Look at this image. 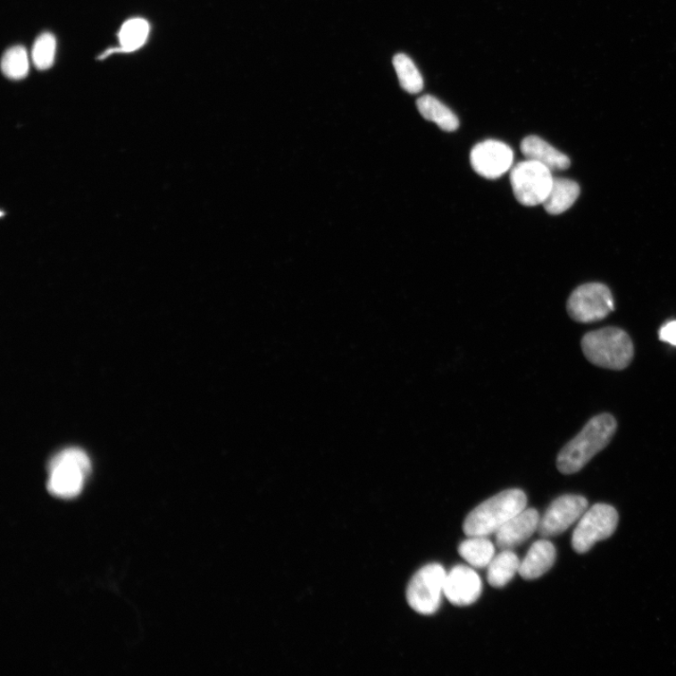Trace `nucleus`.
Wrapping results in <instances>:
<instances>
[{
	"label": "nucleus",
	"instance_id": "9b49d317",
	"mask_svg": "<svg viewBox=\"0 0 676 676\" xmlns=\"http://www.w3.org/2000/svg\"><path fill=\"white\" fill-rule=\"evenodd\" d=\"M480 575L465 565H456L446 574L444 595L451 605L465 607L477 602L482 594Z\"/></svg>",
	"mask_w": 676,
	"mask_h": 676
},
{
	"label": "nucleus",
	"instance_id": "7ed1b4c3",
	"mask_svg": "<svg viewBox=\"0 0 676 676\" xmlns=\"http://www.w3.org/2000/svg\"><path fill=\"white\" fill-rule=\"evenodd\" d=\"M584 356L597 367L622 371L629 367L634 355L630 336L616 327H606L583 337Z\"/></svg>",
	"mask_w": 676,
	"mask_h": 676
},
{
	"label": "nucleus",
	"instance_id": "f03ea898",
	"mask_svg": "<svg viewBox=\"0 0 676 676\" xmlns=\"http://www.w3.org/2000/svg\"><path fill=\"white\" fill-rule=\"evenodd\" d=\"M527 497L522 489H507L474 508L463 523L469 537L497 534L509 520L526 508Z\"/></svg>",
	"mask_w": 676,
	"mask_h": 676
},
{
	"label": "nucleus",
	"instance_id": "4be33fe9",
	"mask_svg": "<svg viewBox=\"0 0 676 676\" xmlns=\"http://www.w3.org/2000/svg\"><path fill=\"white\" fill-rule=\"evenodd\" d=\"M56 39L54 35L45 32L35 41L32 50V60L36 67L40 70L49 69L56 54Z\"/></svg>",
	"mask_w": 676,
	"mask_h": 676
},
{
	"label": "nucleus",
	"instance_id": "f257e3e1",
	"mask_svg": "<svg viewBox=\"0 0 676 676\" xmlns=\"http://www.w3.org/2000/svg\"><path fill=\"white\" fill-rule=\"evenodd\" d=\"M613 415L605 413L593 417L582 430L566 444L557 456V468L564 474L580 471L594 456L608 446L616 431Z\"/></svg>",
	"mask_w": 676,
	"mask_h": 676
},
{
	"label": "nucleus",
	"instance_id": "4468645a",
	"mask_svg": "<svg viewBox=\"0 0 676 676\" xmlns=\"http://www.w3.org/2000/svg\"><path fill=\"white\" fill-rule=\"evenodd\" d=\"M521 151L527 160L538 162L552 171H565L571 167L568 156L537 136L525 138L522 141Z\"/></svg>",
	"mask_w": 676,
	"mask_h": 676
},
{
	"label": "nucleus",
	"instance_id": "1a4fd4ad",
	"mask_svg": "<svg viewBox=\"0 0 676 676\" xmlns=\"http://www.w3.org/2000/svg\"><path fill=\"white\" fill-rule=\"evenodd\" d=\"M588 509V501L574 495L555 500L540 519L538 532L544 538H554L565 532Z\"/></svg>",
	"mask_w": 676,
	"mask_h": 676
},
{
	"label": "nucleus",
	"instance_id": "2eb2a0df",
	"mask_svg": "<svg viewBox=\"0 0 676 676\" xmlns=\"http://www.w3.org/2000/svg\"><path fill=\"white\" fill-rule=\"evenodd\" d=\"M580 193V189L576 181L555 178L552 188L542 205L547 213L558 215L573 206Z\"/></svg>",
	"mask_w": 676,
	"mask_h": 676
},
{
	"label": "nucleus",
	"instance_id": "6ab92c4d",
	"mask_svg": "<svg viewBox=\"0 0 676 676\" xmlns=\"http://www.w3.org/2000/svg\"><path fill=\"white\" fill-rule=\"evenodd\" d=\"M393 64L402 88L412 95L418 94L423 89V78L413 62L406 54H396Z\"/></svg>",
	"mask_w": 676,
	"mask_h": 676
},
{
	"label": "nucleus",
	"instance_id": "9d476101",
	"mask_svg": "<svg viewBox=\"0 0 676 676\" xmlns=\"http://www.w3.org/2000/svg\"><path fill=\"white\" fill-rule=\"evenodd\" d=\"M514 153L504 142L488 139L474 146L471 152L472 168L488 179L502 177L513 168Z\"/></svg>",
	"mask_w": 676,
	"mask_h": 676
},
{
	"label": "nucleus",
	"instance_id": "423d86ee",
	"mask_svg": "<svg viewBox=\"0 0 676 676\" xmlns=\"http://www.w3.org/2000/svg\"><path fill=\"white\" fill-rule=\"evenodd\" d=\"M554 179L551 170L527 159L517 163L510 172V182L515 197L521 204L528 207L544 203L552 188Z\"/></svg>",
	"mask_w": 676,
	"mask_h": 676
},
{
	"label": "nucleus",
	"instance_id": "412c9836",
	"mask_svg": "<svg viewBox=\"0 0 676 676\" xmlns=\"http://www.w3.org/2000/svg\"><path fill=\"white\" fill-rule=\"evenodd\" d=\"M2 69L5 77L13 80H21L29 74V63L26 49L16 46L8 49L4 54Z\"/></svg>",
	"mask_w": 676,
	"mask_h": 676
},
{
	"label": "nucleus",
	"instance_id": "6e6552de",
	"mask_svg": "<svg viewBox=\"0 0 676 676\" xmlns=\"http://www.w3.org/2000/svg\"><path fill=\"white\" fill-rule=\"evenodd\" d=\"M570 317L581 323L605 320L614 310V302L609 288L601 283H588L577 288L568 305Z\"/></svg>",
	"mask_w": 676,
	"mask_h": 676
},
{
	"label": "nucleus",
	"instance_id": "20e7f679",
	"mask_svg": "<svg viewBox=\"0 0 676 676\" xmlns=\"http://www.w3.org/2000/svg\"><path fill=\"white\" fill-rule=\"evenodd\" d=\"M48 470L47 488L51 495L69 499L78 497L82 490L90 472V462L81 449L68 448L53 456Z\"/></svg>",
	"mask_w": 676,
	"mask_h": 676
},
{
	"label": "nucleus",
	"instance_id": "f8f14e48",
	"mask_svg": "<svg viewBox=\"0 0 676 676\" xmlns=\"http://www.w3.org/2000/svg\"><path fill=\"white\" fill-rule=\"evenodd\" d=\"M539 522L538 510L525 508L498 530L496 534L497 546L502 551L514 549L538 531Z\"/></svg>",
	"mask_w": 676,
	"mask_h": 676
},
{
	"label": "nucleus",
	"instance_id": "5701e85b",
	"mask_svg": "<svg viewBox=\"0 0 676 676\" xmlns=\"http://www.w3.org/2000/svg\"><path fill=\"white\" fill-rule=\"evenodd\" d=\"M660 339L676 346V321H672L662 326L659 332Z\"/></svg>",
	"mask_w": 676,
	"mask_h": 676
},
{
	"label": "nucleus",
	"instance_id": "aec40b11",
	"mask_svg": "<svg viewBox=\"0 0 676 676\" xmlns=\"http://www.w3.org/2000/svg\"><path fill=\"white\" fill-rule=\"evenodd\" d=\"M149 23L142 18L126 21L119 33L121 48L119 51L133 52L140 48L148 39Z\"/></svg>",
	"mask_w": 676,
	"mask_h": 676
},
{
	"label": "nucleus",
	"instance_id": "0eeeda50",
	"mask_svg": "<svg viewBox=\"0 0 676 676\" xmlns=\"http://www.w3.org/2000/svg\"><path fill=\"white\" fill-rule=\"evenodd\" d=\"M618 520L617 511L609 505L597 504L588 509L574 530V551L586 554L597 542L609 538L615 532Z\"/></svg>",
	"mask_w": 676,
	"mask_h": 676
},
{
	"label": "nucleus",
	"instance_id": "a211bd4d",
	"mask_svg": "<svg viewBox=\"0 0 676 676\" xmlns=\"http://www.w3.org/2000/svg\"><path fill=\"white\" fill-rule=\"evenodd\" d=\"M459 554L472 568L484 569L496 556V547L488 537H469L460 545Z\"/></svg>",
	"mask_w": 676,
	"mask_h": 676
},
{
	"label": "nucleus",
	"instance_id": "ddd939ff",
	"mask_svg": "<svg viewBox=\"0 0 676 676\" xmlns=\"http://www.w3.org/2000/svg\"><path fill=\"white\" fill-rule=\"evenodd\" d=\"M555 560V545L546 539L538 540L521 562L519 573L524 580H537L553 568Z\"/></svg>",
	"mask_w": 676,
	"mask_h": 676
},
{
	"label": "nucleus",
	"instance_id": "f3484780",
	"mask_svg": "<svg viewBox=\"0 0 676 676\" xmlns=\"http://www.w3.org/2000/svg\"><path fill=\"white\" fill-rule=\"evenodd\" d=\"M416 105L420 114L427 121L436 123L442 130L454 132L458 129L460 126L458 117L437 98L424 96L417 100Z\"/></svg>",
	"mask_w": 676,
	"mask_h": 676
},
{
	"label": "nucleus",
	"instance_id": "dca6fc26",
	"mask_svg": "<svg viewBox=\"0 0 676 676\" xmlns=\"http://www.w3.org/2000/svg\"><path fill=\"white\" fill-rule=\"evenodd\" d=\"M521 561L513 550H503L488 565L487 579L492 588H503L519 572Z\"/></svg>",
	"mask_w": 676,
	"mask_h": 676
},
{
	"label": "nucleus",
	"instance_id": "39448f33",
	"mask_svg": "<svg viewBox=\"0 0 676 676\" xmlns=\"http://www.w3.org/2000/svg\"><path fill=\"white\" fill-rule=\"evenodd\" d=\"M446 572L440 563H430L418 571L407 588L411 608L423 615H432L441 607Z\"/></svg>",
	"mask_w": 676,
	"mask_h": 676
}]
</instances>
